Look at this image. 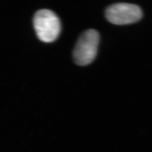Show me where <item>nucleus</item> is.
Masks as SVG:
<instances>
[{"instance_id":"7ed1b4c3","label":"nucleus","mask_w":152,"mask_h":152,"mask_svg":"<svg viewBox=\"0 0 152 152\" xmlns=\"http://www.w3.org/2000/svg\"><path fill=\"white\" fill-rule=\"evenodd\" d=\"M141 7L129 3H117L109 6L105 16L109 22L116 25H126L139 22L142 17Z\"/></svg>"},{"instance_id":"f03ea898","label":"nucleus","mask_w":152,"mask_h":152,"mask_svg":"<svg viewBox=\"0 0 152 152\" xmlns=\"http://www.w3.org/2000/svg\"><path fill=\"white\" fill-rule=\"evenodd\" d=\"M99 39V34L94 29H88L82 34L73 51L77 64L83 66L92 63L97 54Z\"/></svg>"},{"instance_id":"f257e3e1","label":"nucleus","mask_w":152,"mask_h":152,"mask_svg":"<svg viewBox=\"0 0 152 152\" xmlns=\"http://www.w3.org/2000/svg\"><path fill=\"white\" fill-rule=\"evenodd\" d=\"M33 24L38 38L44 42H51L58 37L61 25L59 18L54 12L41 9L36 12Z\"/></svg>"}]
</instances>
